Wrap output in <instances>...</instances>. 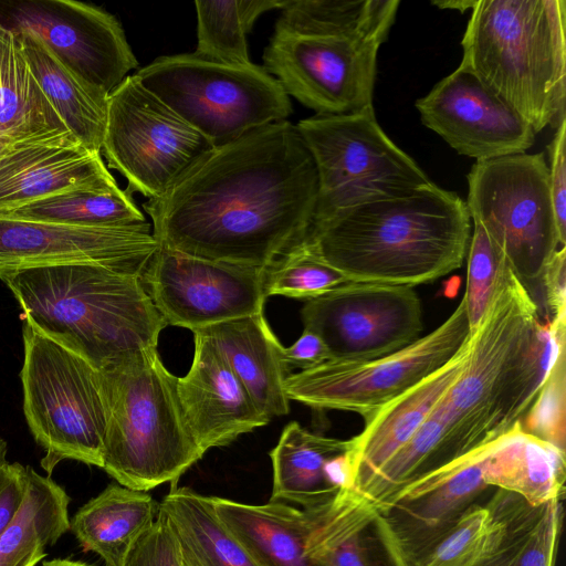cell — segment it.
<instances>
[{"label": "cell", "mask_w": 566, "mask_h": 566, "mask_svg": "<svg viewBox=\"0 0 566 566\" xmlns=\"http://www.w3.org/2000/svg\"><path fill=\"white\" fill-rule=\"evenodd\" d=\"M317 197L314 159L284 119L214 147L143 208L163 247L265 268L304 242Z\"/></svg>", "instance_id": "6da1fadb"}, {"label": "cell", "mask_w": 566, "mask_h": 566, "mask_svg": "<svg viewBox=\"0 0 566 566\" xmlns=\"http://www.w3.org/2000/svg\"><path fill=\"white\" fill-rule=\"evenodd\" d=\"M566 323L542 322L536 303L507 268L469 338L464 365L430 415L444 424L451 459L520 423L565 347Z\"/></svg>", "instance_id": "7a4b0ae2"}, {"label": "cell", "mask_w": 566, "mask_h": 566, "mask_svg": "<svg viewBox=\"0 0 566 566\" xmlns=\"http://www.w3.org/2000/svg\"><path fill=\"white\" fill-rule=\"evenodd\" d=\"M470 221L457 192L431 181L315 223L303 243L352 282L415 286L461 268Z\"/></svg>", "instance_id": "3957f363"}, {"label": "cell", "mask_w": 566, "mask_h": 566, "mask_svg": "<svg viewBox=\"0 0 566 566\" xmlns=\"http://www.w3.org/2000/svg\"><path fill=\"white\" fill-rule=\"evenodd\" d=\"M27 322L101 370L157 347L167 326L142 276L94 264L0 275Z\"/></svg>", "instance_id": "277c9868"}, {"label": "cell", "mask_w": 566, "mask_h": 566, "mask_svg": "<svg viewBox=\"0 0 566 566\" xmlns=\"http://www.w3.org/2000/svg\"><path fill=\"white\" fill-rule=\"evenodd\" d=\"M460 65L539 133L566 120V1L476 0Z\"/></svg>", "instance_id": "5b68a950"}, {"label": "cell", "mask_w": 566, "mask_h": 566, "mask_svg": "<svg viewBox=\"0 0 566 566\" xmlns=\"http://www.w3.org/2000/svg\"><path fill=\"white\" fill-rule=\"evenodd\" d=\"M106 411L103 467L118 484L148 491L179 478L205 454L185 420L177 379L157 347L99 370Z\"/></svg>", "instance_id": "8992f818"}, {"label": "cell", "mask_w": 566, "mask_h": 566, "mask_svg": "<svg viewBox=\"0 0 566 566\" xmlns=\"http://www.w3.org/2000/svg\"><path fill=\"white\" fill-rule=\"evenodd\" d=\"M23 410L51 475L63 460L103 467L106 411L99 370L29 322L23 326Z\"/></svg>", "instance_id": "52a82bcc"}, {"label": "cell", "mask_w": 566, "mask_h": 566, "mask_svg": "<svg viewBox=\"0 0 566 566\" xmlns=\"http://www.w3.org/2000/svg\"><path fill=\"white\" fill-rule=\"evenodd\" d=\"M133 75L214 147L292 113L280 83L253 63L229 65L178 54L160 56Z\"/></svg>", "instance_id": "ba28073f"}, {"label": "cell", "mask_w": 566, "mask_h": 566, "mask_svg": "<svg viewBox=\"0 0 566 566\" xmlns=\"http://www.w3.org/2000/svg\"><path fill=\"white\" fill-rule=\"evenodd\" d=\"M467 208L502 252L535 302L543 272L562 247L544 153L476 161L468 175Z\"/></svg>", "instance_id": "9c48e42d"}, {"label": "cell", "mask_w": 566, "mask_h": 566, "mask_svg": "<svg viewBox=\"0 0 566 566\" xmlns=\"http://www.w3.org/2000/svg\"><path fill=\"white\" fill-rule=\"evenodd\" d=\"M296 128L318 177L313 224L431 182L418 164L386 135L374 106L349 114L315 115L300 120Z\"/></svg>", "instance_id": "30bf717a"}, {"label": "cell", "mask_w": 566, "mask_h": 566, "mask_svg": "<svg viewBox=\"0 0 566 566\" xmlns=\"http://www.w3.org/2000/svg\"><path fill=\"white\" fill-rule=\"evenodd\" d=\"M462 297L452 314L434 331L388 356L345 361L329 359L316 367L290 374L287 398L316 409L359 415L365 424L388 402L437 371L470 338Z\"/></svg>", "instance_id": "8fae6325"}, {"label": "cell", "mask_w": 566, "mask_h": 566, "mask_svg": "<svg viewBox=\"0 0 566 566\" xmlns=\"http://www.w3.org/2000/svg\"><path fill=\"white\" fill-rule=\"evenodd\" d=\"M214 146L128 75L108 96L102 151L126 191L161 197Z\"/></svg>", "instance_id": "7c38bea8"}, {"label": "cell", "mask_w": 566, "mask_h": 566, "mask_svg": "<svg viewBox=\"0 0 566 566\" xmlns=\"http://www.w3.org/2000/svg\"><path fill=\"white\" fill-rule=\"evenodd\" d=\"M385 41L274 31L263 67L316 115L355 113L373 106L377 53Z\"/></svg>", "instance_id": "4fadbf2b"}, {"label": "cell", "mask_w": 566, "mask_h": 566, "mask_svg": "<svg viewBox=\"0 0 566 566\" xmlns=\"http://www.w3.org/2000/svg\"><path fill=\"white\" fill-rule=\"evenodd\" d=\"M304 329L318 335L331 359L364 361L396 353L423 329L413 286L350 282L306 301Z\"/></svg>", "instance_id": "5bb4252c"}, {"label": "cell", "mask_w": 566, "mask_h": 566, "mask_svg": "<svg viewBox=\"0 0 566 566\" xmlns=\"http://www.w3.org/2000/svg\"><path fill=\"white\" fill-rule=\"evenodd\" d=\"M265 268L212 261L159 244L142 281L165 324L191 332L263 313Z\"/></svg>", "instance_id": "9a60e30c"}, {"label": "cell", "mask_w": 566, "mask_h": 566, "mask_svg": "<svg viewBox=\"0 0 566 566\" xmlns=\"http://www.w3.org/2000/svg\"><path fill=\"white\" fill-rule=\"evenodd\" d=\"M13 32L36 34L55 56L93 90L109 94L138 66L119 21L76 0H27L8 10Z\"/></svg>", "instance_id": "2e32d148"}, {"label": "cell", "mask_w": 566, "mask_h": 566, "mask_svg": "<svg viewBox=\"0 0 566 566\" xmlns=\"http://www.w3.org/2000/svg\"><path fill=\"white\" fill-rule=\"evenodd\" d=\"M148 222L83 227L0 217V275L94 264L143 274L159 242Z\"/></svg>", "instance_id": "e0dca14e"}, {"label": "cell", "mask_w": 566, "mask_h": 566, "mask_svg": "<svg viewBox=\"0 0 566 566\" xmlns=\"http://www.w3.org/2000/svg\"><path fill=\"white\" fill-rule=\"evenodd\" d=\"M415 105L426 127L476 161L525 153L535 142L531 125L462 65Z\"/></svg>", "instance_id": "ac0fdd59"}, {"label": "cell", "mask_w": 566, "mask_h": 566, "mask_svg": "<svg viewBox=\"0 0 566 566\" xmlns=\"http://www.w3.org/2000/svg\"><path fill=\"white\" fill-rule=\"evenodd\" d=\"M492 442L415 480L378 510L380 528L406 562L434 543L490 488L483 463Z\"/></svg>", "instance_id": "d6986e66"}, {"label": "cell", "mask_w": 566, "mask_h": 566, "mask_svg": "<svg viewBox=\"0 0 566 566\" xmlns=\"http://www.w3.org/2000/svg\"><path fill=\"white\" fill-rule=\"evenodd\" d=\"M193 343L192 363L188 373L177 379V394L188 428L206 453L270 420L258 410L212 342L193 333Z\"/></svg>", "instance_id": "ffe728a7"}, {"label": "cell", "mask_w": 566, "mask_h": 566, "mask_svg": "<svg viewBox=\"0 0 566 566\" xmlns=\"http://www.w3.org/2000/svg\"><path fill=\"white\" fill-rule=\"evenodd\" d=\"M118 188L101 153L80 143L21 145L0 157V211L67 191Z\"/></svg>", "instance_id": "44dd1931"}, {"label": "cell", "mask_w": 566, "mask_h": 566, "mask_svg": "<svg viewBox=\"0 0 566 566\" xmlns=\"http://www.w3.org/2000/svg\"><path fill=\"white\" fill-rule=\"evenodd\" d=\"M468 342L446 365L388 402L350 438V489L361 494L380 468L415 434L459 376Z\"/></svg>", "instance_id": "7402d4cb"}, {"label": "cell", "mask_w": 566, "mask_h": 566, "mask_svg": "<svg viewBox=\"0 0 566 566\" xmlns=\"http://www.w3.org/2000/svg\"><path fill=\"white\" fill-rule=\"evenodd\" d=\"M212 342L248 391L258 410L270 421L290 412L284 390L292 374L263 313L217 323L197 331Z\"/></svg>", "instance_id": "603a6c76"}, {"label": "cell", "mask_w": 566, "mask_h": 566, "mask_svg": "<svg viewBox=\"0 0 566 566\" xmlns=\"http://www.w3.org/2000/svg\"><path fill=\"white\" fill-rule=\"evenodd\" d=\"M564 499L531 505L497 489L486 502L495 520L491 543L473 566H555Z\"/></svg>", "instance_id": "cb8c5ba5"}, {"label": "cell", "mask_w": 566, "mask_h": 566, "mask_svg": "<svg viewBox=\"0 0 566 566\" xmlns=\"http://www.w3.org/2000/svg\"><path fill=\"white\" fill-rule=\"evenodd\" d=\"M212 502L218 517L260 566H312L307 553L314 521L311 509L218 496Z\"/></svg>", "instance_id": "d4e9b609"}, {"label": "cell", "mask_w": 566, "mask_h": 566, "mask_svg": "<svg viewBox=\"0 0 566 566\" xmlns=\"http://www.w3.org/2000/svg\"><path fill=\"white\" fill-rule=\"evenodd\" d=\"M311 510L312 566H394L377 526L378 511L365 496L343 489L327 504Z\"/></svg>", "instance_id": "484cf974"}, {"label": "cell", "mask_w": 566, "mask_h": 566, "mask_svg": "<svg viewBox=\"0 0 566 566\" xmlns=\"http://www.w3.org/2000/svg\"><path fill=\"white\" fill-rule=\"evenodd\" d=\"M0 135L34 143H80L43 93L20 39L1 21Z\"/></svg>", "instance_id": "4316f807"}, {"label": "cell", "mask_w": 566, "mask_h": 566, "mask_svg": "<svg viewBox=\"0 0 566 566\" xmlns=\"http://www.w3.org/2000/svg\"><path fill=\"white\" fill-rule=\"evenodd\" d=\"M483 479L488 486L515 493L531 505L564 499L565 451L524 432L517 423L492 442Z\"/></svg>", "instance_id": "83f0119b"}, {"label": "cell", "mask_w": 566, "mask_h": 566, "mask_svg": "<svg viewBox=\"0 0 566 566\" xmlns=\"http://www.w3.org/2000/svg\"><path fill=\"white\" fill-rule=\"evenodd\" d=\"M158 512L159 504L146 492L109 484L76 511L70 531L84 551L97 554L106 566H123Z\"/></svg>", "instance_id": "f1b7e54d"}, {"label": "cell", "mask_w": 566, "mask_h": 566, "mask_svg": "<svg viewBox=\"0 0 566 566\" xmlns=\"http://www.w3.org/2000/svg\"><path fill=\"white\" fill-rule=\"evenodd\" d=\"M350 443V439L311 432L296 421L287 423L270 452L273 470L270 502L297 504L306 510L331 502L339 491L327 476V463L348 451Z\"/></svg>", "instance_id": "f546056e"}, {"label": "cell", "mask_w": 566, "mask_h": 566, "mask_svg": "<svg viewBox=\"0 0 566 566\" xmlns=\"http://www.w3.org/2000/svg\"><path fill=\"white\" fill-rule=\"evenodd\" d=\"M14 33L33 75L67 129L86 149L102 153L108 96L80 80L36 34Z\"/></svg>", "instance_id": "4dcf8cb0"}, {"label": "cell", "mask_w": 566, "mask_h": 566, "mask_svg": "<svg viewBox=\"0 0 566 566\" xmlns=\"http://www.w3.org/2000/svg\"><path fill=\"white\" fill-rule=\"evenodd\" d=\"M185 566H260L218 517L212 496L172 484L159 504Z\"/></svg>", "instance_id": "1f68e13d"}, {"label": "cell", "mask_w": 566, "mask_h": 566, "mask_svg": "<svg viewBox=\"0 0 566 566\" xmlns=\"http://www.w3.org/2000/svg\"><path fill=\"white\" fill-rule=\"evenodd\" d=\"M70 496L50 476L27 465V491L14 520L0 536V566H35L70 531Z\"/></svg>", "instance_id": "d6a6232c"}, {"label": "cell", "mask_w": 566, "mask_h": 566, "mask_svg": "<svg viewBox=\"0 0 566 566\" xmlns=\"http://www.w3.org/2000/svg\"><path fill=\"white\" fill-rule=\"evenodd\" d=\"M399 0H285L275 31L387 40Z\"/></svg>", "instance_id": "836d02e7"}, {"label": "cell", "mask_w": 566, "mask_h": 566, "mask_svg": "<svg viewBox=\"0 0 566 566\" xmlns=\"http://www.w3.org/2000/svg\"><path fill=\"white\" fill-rule=\"evenodd\" d=\"M0 217L83 227L123 226L146 221L132 195L120 188L113 191L62 192L0 211Z\"/></svg>", "instance_id": "e575fe53"}, {"label": "cell", "mask_w": 566, "mask_h": 566, "mask_svg": "<svg viewBox=\"0 0 566 566\" xmlns=\"http://www.w3.org/2000/svg\"><path fill=\"white\" fill-rule=\"evenodd\" d=\"M285 0H198L195 55L229 65H249L247 34L265 11Z\"/></svg>", "instance_id": "d590c367"}, {"label": "cell", "mask_w": 566, "mask_h": 566, "mask_svg": "<svg viewBox=\"0 0 566 566\" xmlns=\"http://www.w3.org/2000/svg\"><path fill=\"white\" fill-rule=\"evenodd\" d=\"M350 282L302 242L265 266L263 290L306 302Z\"/></svg>", "instance_id": "8d00e7d4"}, {"label": "cell", "mask_w": 566, "mask_h": 566, "mask_svg": "<svg viewBox=\"0 0 566 566\" xmlns=\"http://www.w3.org/2000/svg\"><path fill=\"white\" fill-rule=\"evenodd\" d=\"M495 527L490 507L474 504L407 566H473L488 549ZM397 552V551H396Z\"/></svg>", "instance_id": "74e56055"}, {"label": "cell", "mask_w": 566, "mask_h": 566, "mask_svg": "<svg viewBox=\"0 0 566 566\" xmlns=\"http://www.w3.org/2000/svg\"><path fill=\"white\" fill-rule=\"evenodd\" d=\"M468 252L467 290L463 300L472 334L509 266L497 245L478 221H473Z\"/></svg>", "instance_id": "f35d334b"}, {"label": "cell", "mask_w": 566, "mask_h": 566, "mask_svg": "<svg viewBox=\"0 0 566 566\" xmlns=\"http://www.w3.org/2000/svg\"><path fill=\"white\" fill-rule=\"evenodd\" d=\"M566 355L563 347L553 360L521 429L565 451L566 446Z\"/></svg>", "instance_id": "ab89813d"}, {"label": "cell", "mask_w": 566, "mask_h": 566, "mask_svg": "<svg viewBox=\"0 0 566 566\" xmlns=\"http://www.w3.org/2000/svg\"><path fill=\"white\" fill-rule=\"evenodd\" d=\"M123 566H185L177 537L160 506L154 524L130 548Z\"/></svg>", "instance_id": "60d3db41"}, {"label": "cell", "mask_w": 566, "mask_h": 566, "mask_svg": "<svg viewBox=\"0 0 566 566\" xmlns=\"http://www.w3.org/2000/svg\"><path fill=\"white\" fill-rule=\"evenodd\" d=\"M549 155V188L556 220L558 237L562 245L566 243V120L554 134L547 146Z\"/></svg>", "instance_id": "b9f144b4"}, {"label": "cell", "mask_w": 566, "mask_h": 566, "mask_svg": "<svg viewBox=\"0 0 566 566\" xmlns=\"http://www.w3.org/2000/svg\"><path fill=\"white\" fill-rule=\"evenodd\" d=\"M566 247L559 248L541 279V306L548 323H566Z\"/></svg>", "instance_id": "7bdbcfd3"}, {"label": "cell", "mask_w": 566, "mask_h": 566, "mask_svg": "<svg viewBox=\"0 0 566 566\" xmlns=\"http://www.w3.org/2000/svg\"><path fill=\"white\" fill-rule=\"evenodd\" d=\"M27 491V467L14 462L0 469V536L14 520Z\"/></svg>", "instance_id": "ee69618b"}, {"label": "cell", "mask_w": 566, "mask_h": 566, "mask_svg": "<svg viewBox=\"0 0 566 566\" xmlns=\"http://www.w3.org/2000/svg\"><path fill=\"white\" fill-rule=\"evenodd\" d=\"M283 355L290 370L310 369L331 359L329 350L323 339L306 329L290 347L283 348Z\"/></svg>", "instance_id": "f6af8a7d"}, {"label": "cell", "mask_w": 566, "mask_h": 566, "mask_svg": "<svg viewBox=\"0 0 566 566\" xmlns=\"http://www.w3.org/2000/svg\"><path fill=\"white\" fill-rule=\"evenodd\" d=\"M63 143V142H61ZM28 144H40L30 140H25L19 137H13L10 135H0V157L10 151L11 149Z\"/></svg>", "instance_id": "bcb514c9"}, {"label": "cell", "mask_w": 566, "mask_h": 566, "mask_svg": "<svg viewBox=\"0 0 566 566\" xmlns=\"http://www.w3.org/2000/svg\"><path fill=\"white\" fill-rule=\"evenodd\" d=\"M476 0H449V1H432V4L441 9H453L464 12L468 9H473Z\"/></svg>", "instance_id": "7dc6e473"}, {"label": "cell", "mask_w": 566, "mask_h": 566, "mask_svg": "<svg viewBox=\"0 0 566 566\" xmlns=\"http://www.w3.org/2000/svg\"><path fill=\"white\" fill-rule=\"evenodd\" d=\"M42 566H92V565L81 562V560H72L70 558H55V559L44 562L42 564Z\"/></svg>", "instance_id": "c3c4849f"}, {"label": "cell", "mask_w": 566, "mask_h": 566, "mask_svg": "<svg viewBox=\"0 0 566 566\" xmlns=\"http://www.w3.org/2000/svg\"><path fill=\"white\" fill-rule=\"evenodd\" d=\"M384 542L386 544V547L388 549L389 556L391 558L394 566H407L405 560L399 556V554L396 552V549L391 546L389 542L384 537Z\"/></svg>", "instance_id": "681fc988"}, {"label": "cell", "mask_w": 566, "mask_h": 566, "mask_svg": "<svg viewBox=\"0 0 566 566\" xmlns=\"http://www.w3.org/2000/svg\"><path fill=\"white\" fill-rule=\"evenodd\" d=\"M7 443L0 438V469L7 463Z\"/></svg>", "instance_id": "f907efd6"}]
</instances>
